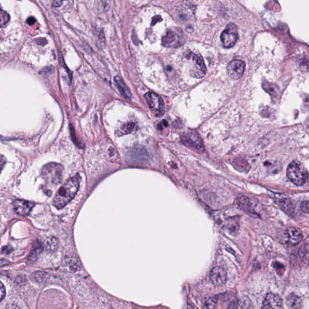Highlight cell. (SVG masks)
I'll return each instance as SVG.
<instances>
[{"instance_id":"obj_1","label":"cell","mask_w":309,"mask_h":309,"mask_svg":"<svg viewBox=\"0 0 309 309\" xmlns=\"http://www.w3.org/2000/svg\"><path fill=\"white\" fill-rule=\"evenodd\" d=\"M79 188V181L77 178L69 179L56 193L53 199V206L58 209L64 207L75 198Z\"/></svg>"},{"instance_id":"obj_2","label":"cell","mask_w":309,"mask_h":309,"mask_svg":"<svg viewBox=\"0 0 309 309\" xmlns=\"http://www.w3.org/2000/svg\"><path fill=\"white\" fill-rule=\"evenodd\" d=\"M63 167L56 163H48L42 169V177L46 182L58 185L62 181Z\"/></svg>"},{"instance_id":"obj_3","label":"cell","mask_w":309,"mask_h":309,"mask_svg":"<svg viewBox=\"0 0 309 309\" xmlns=\"http://www.w3.org/2000/svg\"><path fill=\"white\" fill-rule=\"evenodd\" d=\"M287 176L291 182L297 186L305 185L308 180L307 170L296 162H292L288 165Z\"/></svg>"},{"instance_id":"obj_4","label":"cell","mask_w":309,"mask_h":309,"mask_svg":"<svg viewBox=\"0 0 309 309\" xmlns=\"http://www.w3.org/2000/svg\"><path fill=\"white\" fill-rule=\"evenodd\" d=\"M185 41L182 32L179 29H169L162 38V45L168 48L180 47Z\"/></svg>"},{"instance_id":"obj_5","label":"cell","mask_w":309,"mask_h":309,"mask_svg":"<svg viewBox=\"0 0 309 309\" xmlns=\"http://www.w3.org/2000/svg\"><path fill=\"white\" fill-rule=\"evenodd\" d=\"M148 105L155 117H162L165 112V106L163 100L158 94L150 92L145 94Z\"/></svg>"},{"instance_id":"obj_6","label":"cell","mask_w":309,"mask_h":309,"mask_svg":"<svg viewBox=\"0 0 309 309\" xmlns=\"http://www.w3.org/2000/svg\"><path fill=\"white\" fill-rule=\"evenodd\" d=\"M187 60L190 61L191 69L190 73L191 76L196 78H203L206 75V69L203 59L198 55L190 53L187 56Z\"/></svg>"},{"instance_id":"obj_7","label":"cell","mask_w":309,"mask_h":309,"mask_svg":"<svg viewBox=\"0 0 309 309\" xmlns=\"http://www.w3.org/2000/svg\"><path fill=\"white\" fill-rule=\"evenodd\" d=\"M221 39L225 48H231L236 44L238 39L237 27L233 23L227 25L221 35Z\"/></svg>"},{"instance_id":"obj_8","label":"cell","mask_w":309,"mask_h":309,"mask_svg":"<svg viewBox=\"0 0 309 309\" xmlns=\"http://www.w3.org/2000/svg\"><path fill=\"white\" fill-rule=\"evenodd\" d=\"M302 237V232L300 229L290 227L282 235L280 238V241L283 244H287L288 246L292 247L300 243Z\"/></svg>"},{"instance_id":"obj_9","label":"cell","mask_w":309,"mask_h":309,"mask_svg":"<svg viewBox=\"0 0 309 309\" xmlns=\"http://www.w3.org/2000/svg\"><path fill=\"white\" fill-rule=\"evenodd\" d=\"M245 69V63L243 61L235 60L231 61L227 65V73L234 79L241 78Z\"/></svg>"},{"instance_id":"obj_10","label":"cell","mask_w":309,"mask_h":309,"mask_svg":"<svg viewBox=\"0 0 309 309\" xmlns=\"http://www.w3.org/2000/svg\"><path fill=\"white\" fill-rule=\"evenodd\" d=\"M282 298L274 293H269L265 297L262 309H282Z\"/></svg>"},{"instance_id":"obj_11","label":"cell","mask_w":309,"mask_h":309,"mask_svg":"<svg viewBox=\"0 0 309 309\" xmlns=\"http://www.w3.org/2000/svg\"><path fill=\"white\" fill-rule=\"evenodd\" d=\"M211 282L216 286H222L227 281V272L223 268L217 267L211 270L210 275Z\"/></svg>"},{"instance_id":"obj_12","label":"cell","mask_w":309,"mask_h":309,"mask_svg":"<svg viewBox=\"0 0 309 309\" xmlns=\"http://www.w3.org/2000/svg\"><path fill=\"white\" fill-rule=\"evenodd\" d=\"M14 210L19 215L27 216L34 207L35 204L32 202L16 200L14 202Z\"/></svg>"},{"instance_id":"obj_13","label":"cell","mask_w":309,"mask_h":309,"mask_svg":"<svg viewBox=\"0 0 309 309\" xmlns=\"http://www.w3.org/2000/svg\"><path fill=\"white\" fill-rule=\"evenodd\" d=\"M185 144L197 149L199 151H204V145L197 134L191 132L184 138Z\"/></svg>"},{"instance_id":"obj_14","label":"cell","mask_w":309,"mask_h":309,"mask_svg":"<svg viewBox=\"0 0 309 309\" xmlns=\"http://www.w3.org/2000/svg\"><path fill=\"white\" fill-rule=\"evenodd\" d=\"M114 81L117 86V88H118L122 95L124 96L125 99H131L132 98L131 91H129V88H127L124 82L123 81V79L121 77H119V76H116L114 78Z\"/></svg>"},{"instance_id":"obj_15","label":"cell","mask_w":309,"mask_h":309,"mask_svg":"<svg viewBox=\"0 0 309 309\" xmlns=\"http://www.w3.org/2000/svg\"><path fill=\"white\" fill-rule=\"evenodd\" d=\"M275 200L277 202V204L282 207L283 210L288 212V213H292L293 211V204L290 199L286 196V195L278 196L275 198Z\"/></svg>"},{"instance_id":"obj_16","label":"cell","mask_w":309,"mask_h":309,"mask_svg":"<svg viewBox=\"0 0 309 309\" xmlns=\"http://www.w3.org/2000/svg\"><path fill=\"white\" fill-rule=\"evenodd\" d=\"M287 303L291 309H300L302 306V300L298 296L291 293L287 298Z\"/></svg>"},{"instance_id":"obj_17","label":"cell","mask_w":309,"mask_h":309,"mask_svg":"<svg viewBox=\"0 0 309 309\" xmlns=\"http://www.w3.org/2000/svg\"><path fill=\"white\" fill-rule=\"evenodd\" d=\"M228 309H251V305L248 300L240 299L232 302Z\"/></svg>"},{"instance_id":"obj_18","label":"cell","mask_w":309,"mask_h":309,"mask_svg":"<svg viewBox=\"0 0 309 309\" xmlns=\"http://www.w3.org/2000/svg\"><path fill=\"white\" fill-rule=\"evenodd\" d=\"M46 249L50 252H55L59 247V241L55 237H51L45 241Z\"/></svg>"},{"instance_id":"obj_19","label":"cell","mask_w":309,"mask_h":309,"mask_svg":"<svg viewBox=\"0 0 309 309\" xmlns=\"http://www.w3.org/2000/svg\"><path fill=\"white\" fill-rule=\"evenodd\" d=\"M237 203L242 209L246 211L252 210V203L251 199L246 196H241L237 198Z\"/></svg>"},{"instance_id":"obj_20","label":"cell","mask_w":309,"mask_h":309,"mask_svg":"<svg viewBox=\"0 0 309 309\" xmlns=\"http://www.w3.org/2000/svg\"><path fill=\"white\" fill-rule=\"evenodd\" d=\"M232 165L237 170L241 171V172H244V171L247 170V168L249 167V165L247 164V161L240 158L234 159L233 162H232Z\"/></svg>"},{"instance_id":"obj_21","label":"cell","mask_w":309,"mask_h":309,"mask_svg":"<svg viewBox=\"0 0 309 309\" xmlns=\"http://www.w3.org/2000/svg\"><path fill=\"white\" fill-rule=\"evenodd\" d=\"M263 88H264L267 93H269L272 98H275V96H277L278 88L274 84L265 82L263 83Z\"/></svg>"},{"instance_id":"obj_22","label":"cell","mask_w":309,"mask_h":309,"mask_svg":"<svg viewBox=\"0 0 309 309\" xmlns=\"http://www.w3.org/2000/svg\"><path fill=\"white\" fill-rule=\"evenodd\" d=\"M135 127V124L133 122L127 123V124L123 125L121 131H119L120 135L130 134L134 131Z\"/></svg>"},{"instance_id":"obj_23","label":"cell","mask_w":309,"mask_h":309,"mask_svg":"<svg viewBox=\"0 0 309 309\" xmlns=\"http://www.w3.org/2000/svg\"><path fill=\"white\" fill-rule=\"evenodd\" d=\"M10 17L7 12L0 9V27H4L9 21Z\"/></svg>"},{"instance_id":"obj_24","label":"cell","mask_w":309,"mask_h":309,"mask_svg":"<svg viewBox=\"0 0 309 309\" xmlns=\"http://www.w3.org/2000/svg\"><path fill=\"white\" fill-rule=\"evenodd\" d=\"M134 154L135 157L139 158V159L142 160H144V158L145 159H147V157H148L146 152H144V149H142V148H137V149L134 150V151L133 150L132 154Z\"/></svg>"},{"instance_id":"obj_25","label":"cell","mask_w":309,"mask_h":309,"mask_svg":"<svg viewBox=\"0 0 309 309\" xmlns=\"http://www.w3.org/2000/svg\"><path fill=\"white\" fill-rule=\"evenodd\" d=\"M216 300L214 298H209L206 300V305L208 309H214L216 306Z\"/></svg>"},{"instance_id":"obj_26","label":"cell","mask_w":309,"mask_h":309,"mask_svg":"<svg viewBox=\"0 0 309 309\" xmlns=\"http://www.w3.org/2000/svg\"><path fill=\"white\" fill-rule=\"evenodd\" d=\"M309 201H303L302 203L301 204V210L305 213H309Z\"/></svg>"},{"instance_id":"obj_27","label":"cell","mask_w":309,"mask_h":309,"mask_svg":"<svg viewBox=\"0 0 309 309\" xmlns=\"http://www.w3.org/2000/svg\"><path fill=\"white\" fill-rule=\"evenodd\" d=\"M105 44V38H104V35L103 33H102L99 37V41L98 42V46L99 47H103V46Z\"/></svg>"},{"instance_id":"obj_28","label":"cell","mask_w":309,"mask_h":309,"mask_svg":"<svg viewBox=\"0 0 309 309\" xmlns=\"http://www.w3.org/2000/svg\"><path fill=\"white\" fill-rule=\"evenodd\" d=\"M5 295H6V290H5L4 286L0 282V301L3 300Z\"/></svg>"},{"instance_id":"obj_29","label":"cell","mask_w":309,"mask_h":309,"mask_svg":"<svg viewBox=\"0 0 309 309\" xmlns=\"http://www.w3.org/2000/svg\"><path fill=\"white\" fill-rule=\"evenodd\" d=\"M71 136H72V139L73 140L74 142H75L76 144H77L79 147H82V146L81 144H79L78 142L77 137H76L75 130H74L72 125H71Z\"/></svg>"},{"instance_id":"obj_30","label":"cell","mask_w":309,"mask_h":309,"mask_svg":"<svg viewBox=\"0 0 309 309\" xmlns=\"http://www.w3.org/2000/svg\"><path fill=\"white\" fill-rule=\"evenodd\" d=\"M6 159L2 155L0 154V173H1L2 168H4L5 164H6Z\"/></svg>"},{"instance_id":"obj_31","label":"cell","mask_w":309,"mask_h":309,"mask_svg":"<svg viewBox=\"0 0 309 309\" xmlns=\"http://www.w3.org/2000/svg\"><path fill=\"white\" fill-rule=\"evenodd\" d=\"M162 19L160 16H155L152 19V21L151 23L152 25H154L157 24V22H159L162 21Z\"/></svg>"},{"instance_id":"obj_32","label":"cell","mask_w":309,"mask_h":309,"mask_svg":"<svg viewBox=\"0 0 309 309\" xmlns=\"http://www.w3.org/2000/svg\"><path fill=\"white\" fill-rule=\"evenodd\" d=\"M35 22V20L34 18L31 17V18H30V19L27 20V23L28 24H29L30 25H32L34 24Z\"/></svg>"},{"instance_id":"obj_33","label":"cell","mask_w":309,"mask_h":309,"mask_svg":"<svg viewBox=\"0 0 309 309\" xmlns=\"http://www.w3.org/2000/svg\"><path fill=\"white\" fill-rule=\"evenodd\" d=\"M63 3V1H55L54 2H53V5H54V6L55 7H59L61 6V4H62Z\"/></svg>"},{"instance_id":"obj_34","label":"cell","mask_w":309,"mask_h":309,"mask_svg":"<svg viewBox=\"0 0 309 309\" xmlns=\"http://www.w3.org/2000/svg\"><path fill=\"white\" fill-rule=\"evenodd\" d=\"M7 264H9V262H7V260H0V267H2V266H4Z\"/></svg>"},{"instance_id":"obj_35","label":"cell","mask_w":309,"mask_h":309,"mask_svg":"<svg viewBox=\"0 0 309 309\" xmlns=\"http://www.w3.org/2000/svg\"><path fill=\"white\" fill-rule=\"evenodd\" d=\"M187 309H195L192 306L188 305Z\"/></svg>"}]
</instances>
